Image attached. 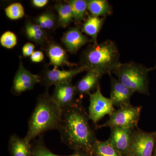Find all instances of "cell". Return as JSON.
<instances>
[{"label": "cell", "instance_id": "6da1fadb", "mask_svg": "<svg viewBox=\"0 0 156 156\" xmlns=\"http://www.w3.org/2000/svg\"><path fill=\"white\" fill-rule=\"evenodd\" d=\"M81 99H78L73 105L62 109L58 131L62 141L70 149L92 154V146L98 139Z\"/></svg>", "mask_w": 156, "mask_h": 156}, {"label": "cell", "instance_id": "7a4b0ae2", "mask_svg": "<svg viewBox=\"0 0 156 156\" xmlns=\"http://www.w3.org/2000/svg\"><path fill=\"white\" fill-rule=\"evenodd\" d=\"M62 109L51 98L48 91L39 95L28 121L24 138L30 142L46 131L58 130L61 122Z\"/></svg>", "mask_w": 156, "mask_h": 156}, {"label": "cell", "instance_id": "3957f363", "mask_svg": "<svg viewBox=\"0 0 156 156\" xmlns=\"http://www.w3.org/2000/svg\"><path fill=\"white\" fill-rule=\"evenodd\" d=\"M120 53L116 45L107 40L99 44L90 45L81 56L80 66L97 71L102 74L113 73L121 62Z\"/></svg>", "mask_w": 156, "mask_h": 156}, {"label": "cell", "instance_id": "277c9868", "mask_svg": "<svg viewBox=\"0 0 156 156\" xmlns=\"http://www.w3.org/2000/svg\"><path fill=\"white\" fill-rule=\"evenodd\" d=\"M149 71L142 65L131 62L121 63L113 73L118 77L122 83L134 93L149 95Z\"/></svg>", "mask_w": 156, "mask_h": 156}, {"label": "cell", "instance_id": "5b68a950", "mask_svg": "<svg viewBox=\"0 0 156 156\" xmlns=\"http://www.w3.org/2000/svg\"><path fill=\"white\" fill-rule=\"evenodd\" d=\"M142 108V106H134L131 104L120 108L109 115V118L105 122L96 125L95 128L120 127L135 129L138 128Z\"/></svg>", "mask_w": 156, "mask_h": 156}, {"label": "cell", "instance_id": "8992f818", "mask_svg": "<svg viewBox=\"0 0 156 156\" xmlns=\"http://www.w3.org/2000/svg\"><path fill=\"white\" fill-rule=\"evenodd\" d=\"M156 147V133L135 128L126 156H152Z\"/></svg>", "mask_w": 156, "mask_h": 156}, {"label": "cell", "instance_id": "52a82bcc", "mask_svg": "<svg viewBox=\"0 0 156 156\" xmlns=\"http://www.w3.org/2000/svg\"><path fill=\"white\" fill-rule=\"evenodd\" d=\"M89 95V119L95 125L106 115H110L116 110L110 98L104 96L101 91L100 86L95 92Z\"/></svg>", "mask_w": 156, "mask_h": 156}, {"label": "cell", "instance_id": "ba28073f", "mask_svg": "<svg viewBox=\"0 0 156 156\" xmlns=\"http://www.w3.org/2000/svg\"><path fill=\"white\" fill-rule=\"evenodd\" d=\"M84 71H87V69L81 66L69 70L47 69L39 76L40 83L48 88L53 85L56 86L62 83L71 82L75 76Z\"/></svg>", "mask_w": 156, "mask_h": 156}, {"label": "cell", "instance_id": "9c48e42d", "mask_svg": "<svg viewBox=\"0 0 156 156\" xmlns=\"http://www.w3.org/2000/svg\"><path fill=\"white\" fill-rule=\"evenodd\" d=\"M40 83L39 75L33 74L26 69L21 62L14 76L11 92L15 95L34 89L36 84Z\"/></svg>", "mask_w": 156, "mask_h": 156}, {"label": "cell", "instance_id": "30bf717a", "mask_svg": "<svg viewBox=\"0 0 156 156\" xmlns=\"http://www.w3.org/2000/svg\"><path fill=\"white\" fill-rule=\"evenodd\" d=\"M51 97L53 101L62 109L71 106L76 102L77 94L75 86L71 82L62 83L55 86Z\"/></svg>", "mask_w": 156, "mask_h": 156}, {"label": "cell", "instance_id": "8fae6325", "mask_svg": "<svg viewBox=\"0 0 156 156\" xmlns=\"http://www.w3.org/2000/svg\"><path fill=\"white\" fill-rule=\"evenodd\" d=\"M134 129L113 127L108 141L124 156H126L130 147Z\"/></svg>", "mask_w": 156, "mask_h": 156}, {"label": "cell", "instance_id": "7c38bea8", "mask_svg": "<svg viewBox=\"0 0 156 156\" xmlns=\"http://www.w3.org/2000/svg\"><path fill=\"white\" fill-rule=\"evenodd\" d=\"M111 75V90L110 98L114 106L119 108L131 104V98L134 92Z\"/></svg>", "mask_w": 156, "mask_h": 156}, {"label": "cell", "instance_id": "4fadbf2b", "mask_svg": "<svg viewBox=\"0 0 156 156\" xmlns=\"http://www.w3.org/2000/svg\"><path fill=\"white\" fill-rule=\"evenodd\" d=\"M62 41L70 53H75L82 47L92 41L82 33L78 27L69 29L62 37Z\"/></svg>", "mask_w": 156, "mask_h": 156}, {"label": "cell", "instance_id": "5bb4252c", "mask_svg": "<svg viewBox=\"0 0 156 156\" xmlns=\"http://www.w3.org/2000/svg\"><path fill=\"white\" fill-rule=\"evenodd\" d=\"M103 74L94 70L87 71V74L82 78L76 85L77 94L81 98L84 95H89L92 91L97 89L99 86V81Z\"/></svg>", "mask_w": 156, "mask_h": 156}, {"label": "cell", "instance_id": "9a60e30c", "mask_svg": "<svg viewBox=\"0 0 156 156\" xmlns=\"http://www.w3.org/2000/svg\"><path fill=\"white\" fill-rule=\"evenodd\" d=\"M47 52L50 64L53 66L54 69H57L60 66L73 67L77 66V65L69 61L65 50L57 44H50L47 48Z\"/></svg>", "mask_w": 156, "mask_h": 156}, {"label": "cell", "instance_id": "2e32d148", "mask_svg": "<svg viewBox=\"0 0 156 156\" xmlns=\"http://www.w3.org/2000/svg\"><path fill=\"white\" fill-rule=\"evenodd\" d=\"M32 144L24 137L21 138L17 134H12L9 141V150L11 156H31Z\"/></svg>", "mask_w": 156, "mask_h": 156}, {"label": "cell", "instance_id": "e0dca14e", "mask_svg": "<svg viewBox=\"0 0 156 156\" xmlns=\"http://www.w3.org/2000/svg\"><path fill=\"white\" fill-rule=\"evenodd\" d=\"M105 21V17L89 16L84 23L82 30L92 38L93 44H97V37Z\"/></svg>", "mask_w": 156, "mask_h": 156}, {"label": "cell", "instance_id": "ac0fdd59", "mask_svg": "<svg viewBox=\"0 0 156 156\" xmlns=\"http://www.w3.org/2000/svg\"><path fill=\"white\" fill-rule=\"evenodd\" d=\"M32 153L31 156H93L91 154L86 152L75 151L72 154L67 156L58 155L53 153L46 145L44 142L43 135L39 136L32 145Z\"/></svg>", "mask_w": 156, "mask_h": 156}, {"label": "cell", "instance_id": "d6986e66", "mask_svg": "<svg viewBox=\"0 0 156 156\" xmlns=\"http://www.w3.org/2000/svg\"><path fill=\"white\" fill-rule=\"evenodd\" d=\"M88 10L92 16L99 17L108 16L112 13V9L107 0H89L87 1Z\"/></svg>", "mask_w": 156, "mask_h": 156}, {"label": "cell", "instance_id": "ffe728a7", "mask_svg": "<svg viewBox=\"0 0 156 156\" xmlns=\"http://www.w3.org/2000/svg\"><path fill=\"white\" fill-rule=\"evenodd\" d=\"M93 156H124L107 140H97L92 147Z\"/></svg>", "mask_w": 156, "mask_h": 156}, {"label": "cell", "instance_id": "44dd1931", "mask_svg": "<svg viewBox=\"0 0 156 156\" xmlns=\"http://www.w3.org/2000/svg\"><path fill=\"white\" fill-rule=\"evenodd\" d=\"M55 9L58 12V24L61 27H66L73 19L71 6L68 3H59L55 5Z\"/></svg>", "mask_w": 156, "mask_h": 156}, {"label": "cell", "instance_id": "7402d4cb", "mask_svg": "<svg viewBox=\"0 0 156 156\" xmlns=\"http://www.w3.org/2000/svg\"><path fill=\"white\" fill-rule=\"evenodd\" d=\"M25 33L27 38L38 44H42L46 38L45 30L37 24L30 22L26 23Z\"/></svg>", "mask_w": 156, "mask_h": 156}, {"label": "cell", "instance_id": "603a6c76", "mask_svg": "<svg viewBox=\"0 0 156 156\" xmlns=\"http://www.w3.org/2000/svg\"><path fill=\"white\" fill-rule=\"evenodd\" d=\"M72 9L73 19L76 22L83 20L87 15V1L85 0H71L67 1Z\"/></svg>", "mask_w": 156, "mask_h": 156}, {"label": "cell", "instance_id": "cb8c5ba5", "mask_svg": "<svg viewBox=\"0 0 156 156\" xmlns=\"http://www.w3.org/2000/svg\"><path fill=\"white\" fill-rule=\"evenodd\" d=\"M36 24L40 26L43 29H53L56 26V19L55 15L50 12L43 13L36 19Z\"/></svg>", "mask_w": 156, "mask_h": 156}, {"label": "cell", "instance_id": "d4e9b609", "mask_svg": "<svg viewBox=\"0 0 156 156\" xmlns=\"http://www.w3.org/2000/svg\"><path fill=\"white\" fill-rule=\"evenodd\" d=\"M7 17L12 20L22 18L24 16V10L23 6L19 3H14L8 6L5 9Z\"/></svg>", "mask_w": 156, "mask_h": 156}, {"label": "cell", "instance_id": "484cf974", "mask_svg": "<svg viewBox=\"0 0 156 156\" xmlns=\"http://www.w3.org/2000/svg\"><path fill=\"white\" fill-rule=\"evenodd\" d=\"M17 37L12 32L8 31L4 33L0 38V44L4 48L11 49L17 44Z\"/></svg>", "mask_w": 156, "mask_h": 156}, {"label": "cell", "instance_id": "4316f807", "mask_svg": "<svg viewBox=\"0 0 156 156\" xmlns=\"http://www.w3.org/2000/svg\"><path fill=\"white\" fill-rule=\"evenodd\" d=\"M35 46L33 44L30 43L26 44L22 48V53L23 56L25 57L31 56L34 52Z\"/></svg>", "mask_w": 156, "mask_h": 156}, {"label": "cell", "instance_id": "83f0119b", "mask_svg": "<svg viewBox=\"0 0 156 156\" xmlns=\"http://www.w3.org/2000/svg\"><path fill=\"white\" fill-rule=\"evenodd\" d=\"M30 58L33 62H41L44 59V55L41 51H34L30 56Z\"/></svg>", "mask_w": 156, "mask_h": 156}, {"label": "cell", "instance_id": "f1b7e54d", "mask_svg": "<svg viewBox=\"0 0 156 156\" xmlns=\"http://www.w3.org/2000/svg\"><path fill=\"white\" fill-rule=\"evenodd\" d=\"M48 2V0H33L32 3L34 6L37 8L44 7Z\"/></svg>", "mask_w": 156, "mask_h": 156}, {"label": "cell", "instance_id": "f546056e", "mask_svg": "<svg viewBox=\"0 0 156 156\" xmlns=\"http://www.w3.org/2000/svg\"><path fill=\"white\" fill-rule=\"evenodd\" d=\"M152 156H156V147L154 151L153 154Z\"/></svg>", "mask_w": 156, "mask_h": 156}, {"label": "cell", "instance_id": "4dcf8cb0", "mask_svg": "<svg viewBox=\"0 0 156 156\" xmlns=\"http://www.w3.org/2000/svg\"></svg>", "mask_w": 156, "mask_h": 156}, {"label": "cell", "instance_id": "1f68e13d", "mask_svg": "<svg viewBox=\"0 0 156 156\" xmlns=\"http://www.w3.org/2000/svg\"></svg>", "mask_w": 156, "mask_h": 156}]
</instances>
